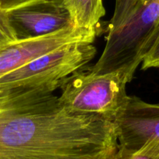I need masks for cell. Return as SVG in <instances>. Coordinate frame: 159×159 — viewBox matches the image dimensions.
Listing matches in <instances>:
<instances>
[{"label":"cell","mask_w":159,"mask_h":159,"mask_svg":"<svg viewBox=\"0 0 159 159\" xmlns=\"http://www.w3.org/2000/svg\"><path fill=\"white\" fill-rule=\"evenodd\" d=\"M159 34V0H140L123 24L108 32L98 61L88 69L98 74L126 70L135 73Z\"/></svg>","instance_id":"cell-2"},{"label":"cell","mask_w":159,"mask_h":159,"mask_svg":"<svg viewBox=\"0 0 159 159\" xmlns=\"http://www.w3.org/2000/svg\"><path fill=\"white\" fill-rule=\"evenodd\" d=\"M54 91L0 90V159H113L115 122L69 111Z\"/></svg>","instance_id":"cell-1"},{"label":"cell","mask_w":159,"mask_h":159,"mask_svg":"<svg viewBox=\"0 0 159 159\" xmlns=\"http://www.w3.org/2000/svg\"><path fill=\"white\" fill-rule=\"evenodd\" d=\"M142 62L143 70L159 67V34Z\"/></svg>","instance_id":"cell-11"},{"label":"cell","mask_w":159,"mask_h":159,"mask_svg":"<svg viewBox=\"0 0 159 159\" xmlns=\"http://www.w3.org/2000/svg\"><path fill=\"white\" fill-rule=\"evenodd\" d=\"M16 1V0H0V4L2 6H6L9 3H11V2Z\"/></svg>","instance_id":"cell-13"},{"label":"cell","mask_w":159,"mask_h":159,"mask_svg":"<svg viewBox=\"0 0 159 159\" xmlns=\"http://www.w3.org/2000/svg\"><path fill=\"white\" fill-rule=\"evenodd\" d=\"M114 122L119 148L159 159V104L129 96Z\"/></svg>","instance_id":"cell-5"},{"label":"cell","mask_w":159,"mask_h":159,"mask_svg":"<svg viewBox=\"0 0 159 159\" xmlns=\"http://www.w3.org/2000/svg\"><path fill=\"white\" fill-rule=\"evenodd\" d=\"M95 37L96 30L70 27L45 36L17 41L0 48V77L63 45L76 42L93 43Z\"/></svg>","instance_id":"cell-7"},{"label":"cell","mask_w":159,"mask_h":159,"mask_svg":"<svg viewBox=\"0 0 159 159\" xmlns=\"http://www.w3.org/2000/svg\"><path fill=\"white\" fill-rule=\"evenodd\" d=\"M113 159H155L152 157L146 155V154H140V153L132 152L123 148L118 147V150L115 154Z\"/></svg>","instance_id":"cell-12"},{"label":"cell","mask_w":159,"mask_h":159,"mask_svg":"<svg viewBox=\"0 0 159 159\" xmlns=\"http://www.w3.org/2000/svg\"><path fill=\"white\" fill-rule=\"evenodd\" d=\"M96 54L93 43L76 42L45 53L0 77V90L50 87L60 88L62 82L80 71Z\"/></svg>","instance_id":"cell-4"},{"label":"cell","mask_w":159,"mask_h":159,"mask_svg":"<svg viewBox=\"0 0 159 159\" xmlns=\"http://www.w3.org/2000/svg\"><path fill=\"white\" fill-rule=\"evenodd\" d=\"M0 5H1V4H0Z\"/></svg>","instance_id":"cell-14"},{"label":"cell","mask_w":159,"mask_h":159,"mask_svg":"<svg viewBox=\"0 0 159 159\" xmlns=\"http://www.w3.org/2000/svg\"><path fill=\"white\" fill-rule=\"evenodd\" d=\"M134 75L126 70L104 74L80 70L62 82L59 100L70 111L98 115L114 121L127 104L126 84Z\"/></svg>","instance_id":"cell-3"},{"label":"cell","mask_w":159,"mask_h":159,"mask_svg":"<svg viewBox=\"0 0 159 159\" xmlns=\"http://www.w3.org/2000/svg\"><path fill=\"white\" fill-rule=\"evenodd\" d=\"M140 0H116L114 13L108 24V31L123 24L132 14Z\"/></svg>","instance_id":"cell-9"},{"label":"cell","mask_w":159,"mask_h":159,"mask_svg":"<svg viewBox=\"0 0 159 159\" xmlns=\"http://www.w3.org/2000/svg\"><path fill=\"white\" fill-rule=\"evenodd\" d=\"M62 2L75 28L96 30L105 14L103 0H62Z\"/></svg>","instance_id":"cell-8"},{"label":"cell","mask_w":159,"mask_h":159,"mask_svg":"<svg viewBox=\"0 0 159 159\" xmlns=\"http://www.w3.org/2000/svg\"><path fill=\"white\" fill-rule=\"evenodd\" d=\"M2 7L18 41L45 36L73 27L62 0H16Z\"/></svg>","instance_id":"cell-6"},{"label":"cell","mask_w":159,"mask_h":159,"mask_svg":"<svg viewBox=\"0 0 159 159\" xmlns=\"http://www.w3.org/2000/svg\"><path fill=\"white\" fill-rule=\"evenodd\" d=\"M17 41V37L6 10L0 5V48L8 46Z\"/></svg>","instance_id":"cell-10"}]
</instances>
